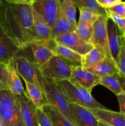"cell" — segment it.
I'll use <instances>...</instances> for the list:
<instances>
[{
	"instance_id": "obj_39",
	"label": "cell",
	"mask_w": 125,
	"mask_h": 126,
	"mask_svg": "<svg viewBox=\"0 0 125 126\" xmlns=\"http://www.w3.org/2000/svg\"><path fill=\"white\" fill-rule=\"evenodd\" d=\"M98 126H112L109 125V124H105V123H102V122L99 121L98 122Z\"/></svg>"
},
{
	"instance_id": "obj_21",
	"label": "cell",
	"mask_w": 125,
	"mask_h": 126,
	"mask_svg": "<svg viewBox=\"0 0 125 126\" xmlns=\"http://www.w3.org/2000/svg\"><path fill=\"white\" fill-rule=\"evenodd\" d=\"M53 53L55 55L64 59L69 63H74V66H81L82 55L67 47L57 43Z\"/></svg>"
},
{
	"instance_id": "obj_33",
	"label": "cell",
	"mask_w": 125,
	"mask_h": 126,
	"mask_svg": "<svg viewBox=\"0 0 125 126\" xmlns=\"http://www.w3.org/2000/svg\"><path fill=\"white\" fill-rule=\"evenodd\" d=\"M106 13L107 16L116 23L120 30L123 34L124 32H125V17H119V16L114 15L113 14L110 13V12H107V11Z\"/></svg>"
},
{
	"instance_id": "obj_11",
	"label": "cell",
	"mask_w": 125,
	"mask_h": 126,
	"mask_svg": "<svg viewBox=\"0 0 125 126\" xmlns=\"http://www.w3.org/2000/svg\"><path fill=\"white\" fill-rule=\"evenodd\" d=\"M20 108L21 113L26 126H39L37 107L29 98L26 92L20 95H16Z\"/></svg>"
},
{
	"instance_id": "obj_8",
	"label": "cell",
	"mask_w": 125,
	"mask_h": 126,
	"mask_svg": "<svg viewBox=\"0 0 125 126\" xmlns=\"http://www.w3.org/2000/svg\"><path fill=\"white\" fill-rule=\"evenodd\" d=\"M72 73L69 81L91 93L95 86L99 84L100 77L83 70L81 66L72 65Z\"/></svg>"
},
{
	"instance_id": "obj_40",
	"label": "cell",
	"mask_w": 125,
	"mask_h": 126,
	"mask_svg": "<svg viewBox=\"0 0 125 126\" xmlns=\"http://www.w3.org/2000/svg\"><path fill=\"white\" fill-rule=\"evenodd\" d=\"M0 126H3V124H2V122H1V119H0Z\"/></svg>"
},
{
	"instance_id": "obj_27",
	"label": "cell",
	"mask_w": 125,
	"mask_h": 126,
	"mask_svg": "<svg viewBox=\"0 0 125 126\" xmlns=\"http://www.w3.org/2000/svg\"><path fill=\"white\" fill-rule=\"evenodd\" d=\"M75 32L82 40L86 43H89L93 32V25L85 22H78Z\"/></svg>"
},
{
	"instance_id": "obj_1",
	"label": "cell",
	"mask_w": 125,
	"mask_h": 126,
	"mask_svg": "<svg viewBox=\"0 0 125 126\" xmlns=\"http://www.w3.org/2000/svg\"><path fill=\"white\" fill-rule=\"evenodd\" d=\"M0 25L21 50L38 41L31 4H11L2 0L0 5Z\"/></svg>"
},
{
	"instance_id": "obj_15",
	"label": "cell",
	"mask_w": 125,
	"mask_h": 126,
	"mask_svg": "<svg viewBox=\"0 0 125 126\" xmlns=\"http://www.w3.org/2000/svg\"><path fill=\"white\" fill-rule=\"evenodd\" d=\"M99 121L112 126H125V115L109 109L87 108Z\"/></svg>"
},
{
	"instance_id": "obj_28",
	"label": "cell",
	"mask_w": 125,
	"mask_h": 126,
	"mask_svg": "<svg viewBox=\"0 0 125 126\" xmlns=\"http://www.w3.org/2000/svg\"><path fill=\"white\" fill-rule=\"evenodd\" d=\"M78 9L85 7L89 8L99 15H107L105 9L98 4L96 0H72Z\"/></svg>"
},
{
	"instance_id": "obj_6",
	"label": "cell",
	"mask_w": 125,
	"mask_h": 126,
	"mask_svg": "<svg viewBox=\"0 0 125 126\" xmlns=\"http://www.w3.org/2000/svg\"><path fill=\"white\" fill-rule=\"evenodd\" d=\"M107 15H100L93 25V32L90 44L108 57H111L108 41Z\"/></svg>"
},
{
	"instance_id": "obj_22",
	"label": "cell",
	"mask_w": 125,
	"mask_h": 126,
	"mask_svg": "<svg viewBox=\"0 0 125 126\" xmlns=\"http://www.w3.org/2000/svg\"><path fill=\"white\" fill-rule=\"evenodd\" d=\"M106 57L96 48L94 47L88 53L82 55L81 67L85 70L93 67L101 62Z\"/></svg>"
},
{
	"instance_id": "obj_36",
	"label": "cell",
	"mask_w": 125,
	"mask_h": 126,
	"mask_svg": "<svg viewBox=\"0 0 125 126\" xmlns=\"http://www.w3.org/2000/svg\"><path fill=\"white\" fill-rule=\"evenodd\" d=\"M119 106H120V113L125 115V94L124 93L116 95Z\"/></svg>"
},
{
	"instance_id": "obj_10",
	"label": "cell",
	"mask_w": 125,
	"mask_h": 126,
	"mask_svg": "<svg viewBox=\"0 0 125 126\" xmlns=\"http://www.w3.org/2000/svg\"><path fill=\"white\" fill-rule=\"evenodd\" d=\"M31 6L52 28L58 14V0H36Z\"/></svg>"
},
{
	"instance_id": "obj_9",
	"label": "cell",
	"mask_w": 125,
	"mask_h": 126,
	"mask_svg": "<svg viewBox=\"0 0 125 126\" xmlns=\"http://www.w3.org/2000/svg\"><path fill=\"white\" fill-rule=\"evenodd\" d=\"M54 39L58 44L67 47L81 55H85L94 48L92 44L82 40L75 31L59 36Z\"/></svg>"
},
{
	"instance_id": "obj_24",
	"label": "cell",
	"mask_w": 125,
	"mask_h": 126,
	"mask_svg": "<svg viewBox=\"0 0 125 126\" xmlns=\"http://www.w3.org/2000/svg\"><path fill=\"white\" fill-rule=\"evenodd\" d=\"M24 82L26 88V92L28 97L31 100L37 108L42 109L43 106L47 103L41 89L28 81H24Z\"/></svg>"
},
{
	"instance_id": "obj_7",
	"label": "cell",
	"mask_w": 125,
	"mask_h": 126,
	"mask_svg": "<svg viewBox=\"0 0 125 126\" xmlns=\"http://www.w3.org/2000/svg\"><path fill=\"white\" fill-rule=\"evenodd\" d=\"M12 63L23 81H28L41 89L39 79V66L36 63L18 54L13 59Z\"/></svg>"
},
{
	"instance_id": "obj_37",
	"label": "cell",
	"mask_w": 125,
	"mask_h": 126,
	"mask_svg": "<svg viewBox=\"0 0 125 126\" xmlns=\"http://www.w3.org/2000/svg\"><path fill=\"white\" fill-rule=\"evenodd\" d=\"M11 4H28L32 5L36 0H5Z\"/></svg>"
},
{
	"instance_id": "obj_12",
	"label": "cell",
	"mask_w": 125,
	"mask_h": 126,
	"mask_svg": "<svg viewBox=\"0 0 125 126\" xmlns=\"http://www.w3.org/2000/svg\"><path fill=\"white\" fill-rule=\"evenodd\" d=\"M0 25V63L8 65L20 51Z\"/></svg>"
},
{
	"instance_id": "obj_43",
	"label": "cell",
	"mask_w": 125,
	"mask_h": 126,
	"mask_svg": "<svg viewBox=\"0 0 125 126\" xmlns=\"http://www.w3.org/2000/svg\"><path fill=\"white\" fill-rule=\"evenodd\" d=\"M116 1H121V0H116Z\"/></svg>"
},
{
	"instance_id": "obj_20",
	"label": "cell",
	"mask_w": 125,
	"mask_h": 126,
	"mask_svg": "<svg viewBox=\"0 0 125 126\" xmlns=\"http://www.w3.org/2000/svg\"><path fill=\"white\" fill-rule=\"evenodd\" d=\"M6 67L7 70L6 84L8 89L16 95H20L24 93L25 91L24 90L18 73L12 63L6 65Z\"/></svg>"
},
{
	"instance_id": "obj_35",
	"label": "cell",
	"mask_w": 125,
	"mask_h": 126,
	"mask_svg": "<svg viewBox=\"0 0 125 126\" xmlns=\"http://www.w3.org/2000/svg\"><path fill=\"white\" fill-rule=\"evenodd\" d=\"M98 4L104 9H107L114 5L116 4L121 1H118L116 0H96Z\"/></svg>"
},
{
	"instance_id": "obj_34",
	"label": "cell",
	"mask_w": 125,
	"mask_h": 126,
	"mask_svg": "<svg viewBox=\"0 0 125 126\" xmlns=\"http://www.w3.org/2000/svg\"><path fill=\"white\" fill-rule=\"evenodd\" d=\"M7 77V70L6 65L0 63V91L8 89L6 84Z\"/></svg>"
},
{
	"instance_id": "obj_23",
	"label": "cell",
	"mask_w": 125,
	"mask_h": 126,
	"mask_svg": "<svg viewBox=\"0 0 125 126\" xmlns=\"http://www.w3.org/2000/svg\"><path fill=\"white\" fill-rule=\"evenodd\" d=\"M42 110L50 118L53 126H75L58 111L48 103L43 106Z\"/></svg>"
},
{
	"instance_id": "obj_14",
	"label": "cell",
	"mask_w": 125,
	"mask_h": 126,
	"mask_svg": "<svg viewBox=\"0 0 125 126\" xmlns=\"http://www.w3.org/2000/svg\"><path fill=\"white\" fill-rule=\"evenodd\" d=\"M68 105L75 126H98V120L87 108L71 102Z\"/></svg>"
},
{
	"instance_id": "obj_41",
	"label": "cell",
	"mask_w": 125,
	"mask_h": 126,
	"mask_svg": "<svg viewBox=\"0 0 125 126\" xmlns=\"http://www.w3.org/2000/svg\"><path fill=\"white\" fill-rule=\"evenodd\" d=\"M123 35L124 38H125V32H124V33H123Z\"/></svg>"
},
{
	"instance_id": "obj_17",
	"label": "cell",
	"mask_w": 125,
	"mask_h": 126,
	"mask_svg": "<svg viewBox=\"0 0 125 126\" xmlns=\"http://www.w3.org/2000/svg\"><path fill=\"white\" fill-rule=\"evenodd\" d=\"M76 27H74L65 16L63 11L59 4L58 17L53 27L51 28V38L55 39L59 36L75 31Z\"/></svg>"
},
{
	"instance_id": "obj_26",
	"label": "cell",
	"mask_w": 125,
	"mask_h": 126,
	"mask_svg": "<svg viewBox=\"0 0 125 126\" xmlns=\"http://www.w3.org/2000/svg\"><path fill=\"white\" fill-rule=\"evenodd\" d=\"M99 84L105 86L116 96L123 93L120 81L116 75L101 77L99 81Z\"/></svg>"
},
{
	"instance_id": "obj_38",
	"label": "cell",
	"mask_w": 125,
	"mask_h": 126,
	"mask_svg": "<svg viewBox=\"0 0 125 126\" xmlns=\"http://www.w3.org/2000/svg\"><path fill=\"white\" fill-rule=\"evenodd\" d=\"M116 76L117 77V78L118 79L119 81L120 82V84H121V88H122L123 92L125 94V77L122 76H120L119 74H116Z\"/></svg>"
},
{
	"instance_id": "obj_4",
	"label": "cell",
	"mask_w": 125,
	"mask_h": 126,
	"mask_svg": "<svg viewBox=\"0 0 125 126\" xmlns=\"http://www.w3.org/2000/svg\"><path fill=\"white\" fill-rule=\"evenodd\" d=\"M39 79L41 91L46 103L62 114L74 125L73 118L69 108V102L62 92L56 87L51 79L44 77L39 70ZM75 126V125H74Z\"/></svg>"
},
{
	"instance_id": "obj_30",
	"label": "cell",
	"mask_w": 125,
	"mask_h": 126,
	"mask_svg": "<svg viewBox=\"0 0 125 126\" xmlns=\"http://www.w3.org/2000/svg\"><path fill=\"white\" fill-rule=\"evenodd\" d=\"M119 75L125 77V39L123 35L122 44L116 62Z\"/></svg>"
},
{
	"instance_id": "obj_16",
	"label": "cell",
	"mask_w": 125,
	"mask_h": 126,
	"mask_svg": "<svg viewBox=\"0 0 125 126\" xmlns=\"http://www.w3.org/2000/svg\"><path fill=\"white\" fill-rule=\"evenodd\" d=\"M86 70L100 78L107 76H115L116 74H119L116 63L112 58L108 57H106L97 65Z\"/></svg>"
},
{
	"instance_id": "obj_3",
	"label": "cell",
	"mask_w": 125,
	"mask_h": 126,
	"mask_svg": "<svg viewBox=\"0 0 125 126\" xmlns=\"http://www.w3.org/2000/svg\"><path fill=\"white\" fill-rule=\"evenodd\" d=\"M0 119L3 126H26L19 103L14 94L9 89L0 91Z\"/></svg>"
},
{
	"instance_id": "obj_29",
	"label": "cell",
	"mask_w": 125,
	"mask_h": 126,
	"mask_svg": "<svg viewBox=\"0 0 125 126\" xmlns=\"http://www.w3.org/2000/svg\"><path fill=\"white\" fill-rule=\"evenodd\" d=\"M78 9L80 12L79 22H85L93 25L100 16L88 7H83Z\"/></svg>"
},
{
	"instance_id": "obj_31",
	"label": "cell",
	"mask_w": 125,
	"mask_h": 126,
	"mask_svg": "<svg viewBox=\"0 0 125 126\" xmlns=\"http://www.w3.org/2000/svg\"><path fill=\"white\" fill-rule=\"evenodd\" d=\"M105 11L119 17H125V2L121 1L109 8L105 9Z\"/></svg>"
},
{
	"instance_id": "obj_25",
	"label": "cell",
	"mask_w": 125,
	"mask_h": 126,
	"mask_svg": "<svg viewBox=\"0 0 125 126\" xmlns=\"http://www.w3.org/2000/svg\"><path fill=\"white\" fill-rule=\"evenodd\" d=\"M65 16L74 27H77L76 6L72 0H58Z\"/></svg>"
},
{
	"instance_id": "obj_5",
	"label": "cell",
	"mask_w": 125,
	"mask_h": 126,
	"mask_svg": "<svg viewBox=\"0 0 125 126\" xmlns=\"http://www.w3.org/2000/svg\"><path fill=\"white\" fill-rule=\"evenodd\" d=\"M72 65L64 59L55 55L44 65L39 66V70L43 76L52 81L70 80Z\"/></svg>"
},
{
	"instance_id": "obj_13",
	"label": "cell",
	"mask_w": 125,
	"mask_h": 126,
	"mask_svg": "<svg viewBox=\"0 0 125 126\" xmlns=\"http://www.w3.org/2000/svg\"><path fill=\"white\" fill-rule=\"evenodd\" d=\"M108 41L112 58L116 63L122 44L123 33L116 23L107 16V20Z\"/></svg>"
},
{
	"instance_id": "obj_32",
	"label": "cell",
	"mask_w": 125,
	"mask_h": 126,
	"mask_svg": "<svg viewBox=\"0 0 125 126\" xmlns=\"http://www.w3.org/2000/svg\"><path fill=\"white\" fill-rule=\"evenodd\" d=\"M37 113L39 126H53L50 118L47 116L42 109L37 108Z\"/></svg>"
},
{
	"instance_id": "obj_42",
	"label": "cell",
	"mask_w": 125,
	"mask_h": 126,
	"mask_svg": "<svg viewBox=\"0 0 125 126\" xmlns=\"http://www.w3.org/2000/svg\"><path fill=\"white\" fill-rule=\"evenodd\" d=\"M2 0H0V5H1V3H2Z\"/></svg>"
},
{
	"instance_id": "obj_2",
	"label": "cell",
	"mask_w": 125,
	"mask_h": 126,
	"mask_svg": "<svg viewBox=\"0 0 125 126\" xmlns=\"http://www.w3.org/2000/svg\"><path fill=\"white\" fill-rule=\"evenodd\" d=\"M52 81L69 102L87 108L108 109L96 100L91 93L69 80Z\"/></svg>"
},
{
	"instance_id": "obj_19",
	"label": "cell",
	"mask_w": 125,
	"mask_h": 126,
	"mask_svg": "<svg viewBox=\"0 0 125 126\" xmlns=\"http://www.w3.org/2000/svg\"><path fill=\"white\" fill-rule=\"evenodd\" d=\"M29 46H31L33 51L34 63L39 67L46 63L53 57L55 56L54 53L50 49L38 41L33 42Z\"/></svg>"
},
{
	"instance_id": "obj_18",
	"label": "cell",
	"mask_w": 125,
	"mask_h": 126,
	"mask_svg": "<svg viewBox=\"0 0 125 126\" xmlns=\"http://www.w3.org/2000/svg\"><path fill=\"white\" fill-rule=\"evenodd\" d=\"M33 22L38 41H45L51 38V28L44 18L32 7Z\"/></svg>"
}]
</instances>
